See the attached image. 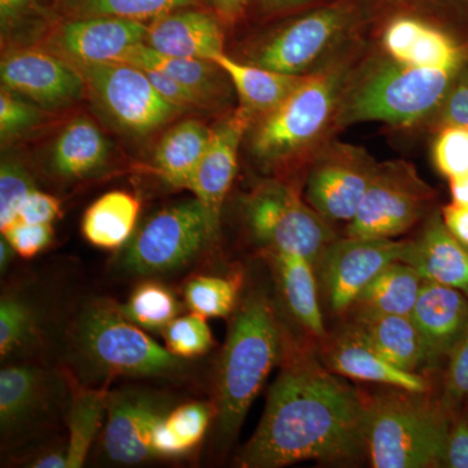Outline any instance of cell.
Listing matches in <instances>:
<instances>
[{
    "instance_id": "24",
    "label": "cell",
    "mask_w": 468,
    "mask_h": 468,
    "mask_svg": "<svg viewBox=\"0 0 468 468\" xmlns=\"http://www.w3.org/2000/svg\"><path fill=\"white\" fill-rule=\"evenodd\" d=\"M266 255L292 315L311 337L323 343L328 334L320 306L315 266L306 258L291 252L266 251Z\"/></svg>"
},
{
    "instance_id": "12",
    "label": "cell",
    "mask_w": 468,
    "mask_h": 468,
    "mask_svg": "<svg viewBox=\"0 0 468 468\" xmlns=\"http://www.w3.org/2000/svg\"><path fill=\"white\" fill-rule=\"evenodd\" d=\"M406 241L349 237L335 239L320 258L316 273L326 309L345 319L360 292L389 264L401 261Z\"/></svg>"
},
{
    "instance_id": "5",
    "label": "cell",
    "mask_w": 468,
    "mask_h": 468,
    "mask_svg": "<svg viewBox=\"0 0 468 468\" xmlns=\"http://www.w3.org/2000/svg\"><path fill=\"white\" fill-rule=\"evenodd\" d=\"M365 396V441L375 468L443 467L452 414L431 392Z\"/></svg>"
},
{
    "instance_id": "11",
    "label": "cell",
    "mask_w": 468,
    "mask_h": 468,
    "mask_svg": "<svg viewBox=\"0 0 468 468\" xmlns=\"http://www.w3.org/2000/svg\"><path fill=\"white\" fill-rule=\"evenodd\" d=\"M436 192L405 160L378 163L345 236L394 239L433 211Z\"/></svg>"
},
{
    "instance_id": "17",
    "label": "cell",
    "mask_w": 468,
    "mask_h": 468,
    "mask_svg": "<svg viewBox=\"0 0 468 468\" xmlns=\"http://www.w3.org/2000/svg\"><path fill=\"white\" fill-rule=\"evenodd\" d=\"M146 24L115 16L69 18L52 33L50 48L69 63L115 61L143 43Z\"/></svg>"
},
{
    "instance_id": "25",
    "label": "cell",
    "mask_w": 468,
    "mask_h": 468,
    "mask_svg": "<svg viewBox=\"0 0 468 468\" xmlns=\"http://www.w3.org/2000/svg\"><path fill=\"white\" fill-rule=\"evenodd\" d=\"M115 61L128 63L141 69L156 70L171 77L178 84L203 98L209 106L215 107L226 100L228 76L217 63L201 58L169 57L153 50L144 43H138Z\"/></svg>"
},
{
    "instance_id": "55",
    "label": "cell",
    "mask_w": 468,
    "mask_h": 468,
    "mask_svg": "<svg viewBox=\"0 0 468 468\" xmlns=\"http://www.w3.org/2000/svg\"><path fill=\"white\" fill-rule=\"evenodd\" d=\"M14 252V249L11 248L7 239L2 237V239H0V268H2V272H5V268L8 267Z\"/></svg>"
},
{
    "instance_id": "10",
    "label": "cell",
    "mask_w": 468,
    "mask_h": 468,
    "mask_svg": "<svg viewBox=\"0 0 468 468\" xmlns=\"http://www.w3.org/2000/svg\"><path fill=\"white\" fill-rule=\"evenodd\" d=\"M217 239L201 203L196 198L175 203L135 230L122 255V267L135 275L180 270Z\"/></svg>"
},
{
    "instance_id": "27",
    "label": "cell",
    "mask_w": 468,
    "mask_h": 468,
    "mask_svg": "<svg viewBox=\"0 0 468 468\" xmlns=\"http://www.w3.org/2000/svg\"><path fill=\"white\" fill-rule=\"evenodd\" d=\"M212 129L198 120H184L163 135L154 167L169 186L187 189L211 140Z\"/></svg>"
},
{
    "instance_id": "4",
    "label": "cell",
    "mask_w": 468,
    "mask_h": 468,
    "mask_svg": "<svg viewBox=\"0 0 468 468\" xmlns=\"http://www.w3.org/2000/svg\"><path fill=\"white\" fill-rule=\"evenodd\" d=\"M458 70L408 66L385 52L359 61L341 100L337 131L369 122L399 129L427 126L441 106Z\"/></svg>"
},
{
    "instance_id": "42",
    "label": "cell",
    "mask_w": 468,
    "mask_h": 468,
    "mask_svg": "<svg viewBox=\"0 0 468 468\" xmlns=\"http://www.w3.org/2000/svg\"><path fill=\"white\" fill-rule=\"evenodd\" d=\"M43 120L38 104L24 100L21 95L5 90L0 92V137L2 143L32 131Z\"/></svg>"
},
{
    "instance_id": "51",
    "label": "cell",
    "mask_w": 468,
    "mask_h": 468,
    "mask_svg": "<svg viewBox=\"0 0 468 468\" xmlns=\"http://www.w3.org/2000/svg\"><path fill=\"white\" fill-rule=\"evenodd\" d=\"M211 2L218 16L232 23L241 16L250 0H211Z\"/></svg>"
},
{
    "instance_id": "53",
    "label": "cell",
    "mask_w": 468,
    "mask_h": 468,
    "mask_svg": "<svg viewBox=\"0 0 468 468\" xmlns=\"http://www.w3.org/2000/svg\"><path fill=\"white\" fill-rule=\"evenodd\" d=\"M32 467L66 468V455H64V452H51V454L45 455L34 462Z\"/></svg>"
},
{
    "instance_id": "2",
    "label": "cell",
    "mask_w": 468,
    "mask_h": 468,
    "mask_svg": "<svg viewBox=\"0 0 468 468\" xmlns=\"http://www.w3.org/2000/svg\"><path fill=\"white\" fill-rule=\"evenodd\" d=\"M360 55L359 42L304 76L279 107L252 122L246 137L258 165L266 171L310 165L337 131L341 100Z\"/></svg>"
},
{
    "instance_id": "32",
    "label": "cell",
    "mask_w": 468,
    "mask_h": 468,
    "mask_svg": "<svg viewBox=\"0 0 468 468\" xmlns=\"http://www.w3.org/2000/svg\"><path fill=\"white\" fill-rule=\"evenodd\" d=\"M211 408L206 403L190 402L163 412L151 433L154 455L181 457L202 441L211 420Z\"/></svg>"
},
{
    "instance_id": "14",
    "label": "cell",
    "mask_w": 468,
    "mask_h": 468,
    "mask_svg": "<svg viewBox=\"0 0 468 468\" xmlns=\"http://www.w3.org/2000/svg\"><path fill=\"white\" fill-rule=\"evenodd\" d=\"M0 79L3 89L46 110L64 109L88 92L84 79L72 64L38 48L5 54L0 63Z\"/></svg>"
},
{
    "instance_id": "33",
    "label": "cell",
    "mask_w": 468,
    "mask_h": 468,
    "mask_svg": "<svg viewBox=\"0 0 468 468\" xmlns=\"http://www.w3.org/2000/svg\"><path fill=\"white\" fill-rule=\"evenodd\" d=\"M109 399L110 392L106 389H81L73 397L68 415L66 468L84 466L109 408Z\"/></svg>"
},
{
    "instance_id": "49",
    "label": "cell",
    "mask_w": 468,
    "mask_h": 468,
    "mask_svg": "<svg viewBox=\"0 0 468 468\" xmlns=\"http://www.w3.org/2000/svg\"><path fill=\"white\" fill-rule=\"evenodd\" d=\"M441 215L449 232L468 249V207L451 203L443 206Z\"/></svg>"
},
{
    "instance_id": "47",
    "label": "cell",
    "mask_w": 468,
    "mask_h": 468,
    "mask_svg": "<svg viewBox=\"0 0 468 468\" xmlns=\"http://www.w3.org/2000/svg\"><path fill=\"white\" fill-rule=\"evenodd\" d=\"M60 214L61 206L58 198L34 189L18 209L17 220L30 224H51Z\"/></svg>"
},
{
    "instance_id": "50",
    "label": "cell",
    "mask_w": 468,
    "mask_h": 468,
    "mask_svg": "<svg viewBox=\"0 0 468 468\" xmlns=\"http://www.w3.org/2000/svg\"><path fill=\"white\" fill-rule=\"evenodd\" d=\"M30 3L32 0H0V21L3 29L14 24L27 11Z\"/></svg>"
},
{
    "instance_id": "28",
    "label": "cell",
    "mask_w": 468,
    "mask_h": 468,
    "mask_svg": "<svg viewBox=\"0 0 468 468\" xmlns=\"http://www.w3.org/2000/svg\"><path fill=\"white\" fill-rule=\"evenodd\" d=\"M109 153L101 129L92 120L80 116L58 135L51 147L50 165L60 177L84 178L106 165Z\"/></svg>"
},
{
    "instance_id": "9",
    "label": "cell",
    "mask_w": 468,
    "mask_h": 468,
    "mask_svg": "<svg viewBox=\"0 0 468 468\" xmlns=\"http://www.w3.org/2000/svg\"><path fill=\"white\" fill-rule=\"evenodd\" d=\"M69 64L84 79L98 111L122 133L149 134L183 112L160 95L141 68L122 61Z\"/></svg>"
},
{
    "instance_id": "18",
    "label": "cell",
    "mask_w": 468,
    "mask_h": 468,
    "mask_svg": "<svg viewBox=\"0 0 468 468\" xmlns=\"http://www.w3.org/2000/svg\"><path fill=\"white\" fill-rule=\"evenodd\" d=\"M322 344V362L329 371L356 381L415 393L431 392L430 378L393 365L349 326H341Z\"/></svg>"
},
{
    "instance_id": "34",
    "label": "cell",
    "mask_w": 468,
    "mask_h": 468,
    "mask_svg": "<svg viewBox=\"0 0 468 468\" xmlns=\"http://www.w3.org/2000/svg\"><path fill=\"white\" fill-rule=\"evenodd\" d=\"M196 3L197 0H61L60 5L70 18L115 16L144 23Z\"/></svg>"
},
{
    "instance_id": "40",
    "label": "cell",
    "mask_w": 468,
    "mask_h": 468,
    "mask_svg": "<svg viewBox=\"0 0 468 468\" xmlns=\"http://www.w3.org/2000/svg\"><path fill=\"white\" fill-rule=\"evenodd\" d=\"M432 162L437 172L448 180L468 175V129L445 126L436 131Z\"/></svg>"
},
{
    "instance_id": "52",
    "label": "cell",
    "mask_w": 468,
    "mask_h": 468,
    "mask_svg": "<svg viewBox=\"0 0 468 468\" xmlns=\"http://www.w3.org/2000/svg\"><path fill=\"white\" fill-rule=\"evenodd\" d=\"M449 190H451L452 203L468 207V175L449 180Z\"/></svg>"
},
{
    "instance_id": "57",
    "label": "cell",
    "mask_w": 468,
    "mask_h": 468,
    "mask_svg": "<svg viewBox=\"0 0 468 468\" xmlns=\"http://www.w3.org/2000/svg\"><path fill=\"white\" fill-rule=\"evenodd\" d=\"M466 46H467V61H468V42L466 43Z\"/></svg>"
},
{
    "instance_id": "6",
    "label": "cell",
    "mask_w": 468,
    "mask_h": 468,
    "mask_svg": "<svg viewBox=\"0 0 468 468\" xmlns=\"http://www.w3.org/2000/svg\"><path fill=\"white\" fill-rule=\"evenodd\" d=\"M366 8L358 0H337L300 15L277 27L250 52L255 66L306 76L358 41Z\"/></svg>"
},
{
    "instance_id": "44",
    "label": "cell",
    "mask_w": 468,
    "mask_h": 468,
    "mask_svg": "<svg viewBox=\"0 0 468 468\" xmlns=\"http://www.w3.org/2000/svg\"><path fill=\"white\" fill-rule=\"evenodd\" d=\"M467 58V57H466ZM433 131L445 126H461L468 129V61L464 60L454 81L443 98L441 106L428 122Z\"/></svg>"
},
{
    "instance_id": "31",
    "label": "cell",
    "mask_w": 468,
    "mask_h": 468,
    "mask_svg": "<svg viewBox=\"0 0 468 468\" xmlns=\"http://www.w3.org/2000/svg\"><path fill=\"white\" fill-rule=\"evenodd\" d=\"M423 279L417 270L396 261L383 271L360 292L353 311L358 313L389 314V315H411L417 303Z\"/></svg>"
},
{
    "instance_id": "26",
    "label": "cell",
    "mask_w": 468,
    "mask_h": 468,
    "mask_svg": "<svg viewBox=\"0 0 468 468\" xmlns=\"http://www.w3.org/2000/svg\"><path fill=\"white\" fill-rule=\"evenodd\" d=\"M226 72L239 95V107L252 119L267 115L279 107L301 84L304 76L286 75L267 68L242 63L226 52L212 58Z\"/></svg>"
},
{
    "instance_id": "48",
    "label": "cell",
    "mask_w": 468,
    "mask_h": 468,
    "mask_svg": "<svg viewBox=\"0 0 468 468\" xmlns=\"http://www.w3.org/2000/svg\"><path fill=\"white\" fill-rule=\"evenodd\" d=\"M443 467L468 468V418L463 412L452 414Z\"/></svg>"
},
{
    "instance_id": "19",
    "label": "cell",
    "mask_w": 468,
    "mask_h": 468,
    "mask_svg": "<svg viewBox=\"0 0 468 468\" xmlns=\"http://www.w3.org/2000/svg\"><path fill=\"white\" fill-rule=\"evenodd\" d=\"M167 411L158 397L126 390L110 393L103 445L117 463L135 464L155 458L151 448L154 424Z\"/></svg>"
},
{
    "instance_id": "54",
    "label": "cell",
    "mask_w": 468,
    "mask_h": 468,
    "mask_svg": "<svg viewBox=\"0 0 468 468\" xmlns=\"http://www.w3.org/2000/svg\"><path fill=\"white\" fill-rule=\"evenodd\" d=\"M260 2L267 8L282 9L298 7V5H306L311 0H260Z\"/></svg>"
},
{
    "instance_id": "56",
    "label": "cell",
    "mask_w": 468,
    "mask_h": 468,
    "mask_svg": "<svg viewBox=\"0 0 468 468\" xmlns=\"http://www.w3.org/2000/svg\"><path fill=\"white\" fill-rule=\"evenodd\" d=\"M463 412L464 415H466V417L468 418V405L466 406V408L463 409Z\"/></svg>"
},
{
    "instance_id": "29",
    "label": "cell",
    "mask_w": 468,
    "mask_h": 468,
    "mask_svg": "<svg viewBox=\"0 0 468 468\" xmlns=\"http://www.w3.org/2000/svg\"><path fill=\"white\" fill-rule=\"evenodd\" d=\"M140 201L131 193L113 190L100 197L86 209L81 230L95 248L116 250L134 234Z\"/></svg>"
},
{
    "instance_id": "16",
    "label": "cell",
    "mask_w": 468,
    "mask_h": 468,
    "mask_svg": "<svg viewBox=\"0 0 468 468\" xmlns=\"http://www.w3.org/2000/svg\"><path fill=\"white\" fill-rule=\"evenodd\" d=\"M381 46L399 63L448 72H457L467 57L466 43L439 24L411 14L399 15L385 26Z\"/></svg>"
},
{
    "instance_id": "37",
    "label": "cell",
    "mask_w": 468,
    "mask_h": 468,
    "mask_svg": "<svg viewBox=\"0 0 468 468\" xmlns=\"http://www.w3.org/2000/svg\"><path fill=\"white\" fill-rule=\"evenodd\" d=\"M36 334L32 309L20 298L3 297L0 302V356L3 359L24 349Z\"/></svg>"
},
{
    "instance_id": "21",
    "label": "cell",
    "mask_w": 468,
    "mask_h": 468,
    "mask_svg": "<svg viewBox=\"0 0 468 468\" xmlns=\"http://www.w3.org/2000/svg\"><path fill=\"white\" fill-rule=\"evenodd\" d=\"M401 261L421 279L451 286L468 298V249L449 232L441 209H433L417 239L406 241Z\"/></svg>"
},
{
    "instance_id": "39",
    "label": "cell",
    "mask_w": 468,
    "mask_h": 468,
    "mask_svg": "<svg viewBox=\"0 0 468 468\" xmlns=\"http://www.w3.org/2000/svg\"><path fill=\"white\" fill-rule=\"evenodd\" d=\"M36 189L32 176L16 159H3L0 165V230L16 223L18 209Z\"/></svg>"
},
{
    "instance_id": "35",
    "label": "cell",
    "mask_w": 468,
    "mask_h": 468,
    "mask_svg": "<svg viewBox=\"0 0 468 468\" xmlns=\"http://www.w3.org/2000/svg\"><path fill=\"white\" fill-rule=\"evenodd\" d=\"M117 309L144 331L165 332L172 320L177 318L180 303L167 286L150 280L141 282Z\"/></svg>"
},
{
    "instance_id": "46",
    "label": "cell",
    "mask_w": 468,
    "mask_h": 468,
    "mask_svg": "<svg viewBox=\"0 0 468 468\" xmlns=\"http://www.w3.org/2000/svg\"><path fill=\"white\" fill-rule=\"evenodd\" d=\"M144 70V73L149 77L154 88L160 92V95L165 97L169 103L174 104L177 109L183 111V112L186 110L212 109L203 98L197 95L196 92L189 90V89L185 88V86L178 84V82L172 80L171 77L156 72V70Z\"/></svg>"
},
{
    "instance_id": "36",
    "label": "cell",
    "mask_w": 468,
    "mask_h": 468,
    "mask_svg": "<svg viewBox=\"0 0 468 468\" xmlns=\"http://www.w3.org/2000/svg\"><path fill=\"white\" fill-rule=\"evenodd\" d=\"M241 282L239 276H198L185 286V303L190 313L203 318H226L239 301Z\"/></svg>"
},
{
    "instance_id": "15",
    "label": "cell",
    "mask_w": 468,
    "mask_h": 468,
    "mask_svg": "<svg viewBox=\"0 0 468 468\" xmlns=\"http://www.w3.org/2000/svg\"><path fill=\"white\" fill-rule=\"evenodd\" d=\"M252 116L239 107L212 128L205 155L187 190L201 203L209 226L218 236L221 211L239 169V147L250 128Z\"/></svg>"
},
{
    "instance_id": "8",
    "label": "cell",
    "mask_w": 468,
    "mask_h": 468,
    "mask_svg": "<svg viewBox=\"0 0 468 468\" xmlns=\"http://www.w3.org/2000/svg\"><path fill=\"white\" fill-rule=\"evenodd\" d=\"M245 218L254 241L264 251L291 252L318 266L337 239L331 221L318 214L291 185L270 181L246 198Z\"/></svg>"
},
{
    "instance_id": "22",
    "label": "cell",
    "mask_w": 468,
    "mask_h": 468,
    "mask_svg": "<svg viewBox=\"0 0 468 468\" xmlns=\"http://www.w3.org/2000/svg\"><path fill=\"white\" fill-rule=\"evenodd\" d=\"M144 45L169 57L211 60L224 52L217 18L199 9L183 8L153 20Z\"/></svg>"
},
{
    "instance_id": "20",
    "label": "cell",
    "mask_w": 468,
    "mask_h": 468,
    "mask_svg": "<svg viewBox=\"0 0 468 468\" xmlns=\"http://www.w3.org/2000/svg\"><path fill=\"white\" fill-rule=\"evenodd\" d=\"M412 323L426 344L432 371L442 367L468 328V298L451 286L423 280Z\"/></svg>"
},
{
    "instance_id": "38",
    "label": "cell",
    "mask_w": 468,
    "mask_h": 468,
    "mask_svg": "<svg viewBox=\"0 0 468 468\" xmlns=\"http://www.w3.org/2000/svg\"><path fill=\"white\" fill-rule=\"evenodd\" d=\"M163 334L167 345L165 347L178 358H197L207 353L212 346L207 319L194 313L172 320Z\"/></svg>"
},
{
    "instance_id": "41",
    "label": "cell",
    "mask_w": 468,
    "mask_h": 468,
    "mask_svg": "<svg viewBox=\"0 0 468 468\" xmlns=\"http://www.w3.org/2000/svg\"><path fill=\"white\" fill-rule=\"evenodd\" d=\"M440 399L451 414L468 405V328L446 362Z\"/></svg>"
},
{
    "instance_id": "23",
    "label": "cell",
    "mask_w": 468,
    "mask_h": 468,
    "mask_svg": "<svg viewBox=\"0 0 468 468\" xmlns=\"http://www.w3.org/2000/svg\"><path fill=\"white\" fill-rule=\"evenodd\" d=\"M344 324L393 365L421 375L432 372L426 344L410 316L353 311Z\"/></svg>"
},
{
    "instance_id": "3",
    "label": "cell",
    "mask_w": 468,
    "mask_h": 468,
    "mask_svg": "<svg viewBox=\"0 0 468 468\" xmlns=\"http://www.w3.org/2000/svg\"><path fill=\"white\" fill-rule=\"evenodd\" d=\"M288 345L272 302L261 291L239 303L221 354L217 381V419L224 442L239 435L252 402Z\"/></svg>"
},
{
    "instance_id": "7",
    "label": "cell",
    "mask_w": 468,
    "mask_h": 468,
    "mask_svg": "<svg viewBox=\"0 0 468 468\" xmlns=\"http://www.w3.org/2000/svg\"><path fill=\"white\" fill-rule=\"evenodd\" d=\"M72 335L77 354L106 377H174L186 367L183 358L160 346L116 304H91L77 319Z\"/></svg>"
},
{
    "instance_id": "30",
    "label": "cell",
    "mask_w": 468,
    "mask_h": 468,
    "mask_svg": "<svg viewBox=\"0 0 468 468\" xmlns=\"http://www.w3.org/2000/svg\"><path fill=\"white\" fill-rule=\"evenodd\" d=\"M48 378L41 368L18 365L0 372V426L3 433L16 432L45 405Z\"/></svg>"
},
{
    "instance_id": "13",
    "label": "cell",
    "mask_w": 468,
    "mask_h": 468,
    "mask_svg": "<svg viewBox=\"0 0 468 468\" xmlns=\"http://www.w3.org/2000/svg\"><path fill=\"white\" fill-rule=\"evenodd\" d=\"M378 165L363 147L329 141L311 160L304 199L331 223H350Z\"/></svg>"
},
{
    "instance_id": "45",
    "label": "cell",
    "mask_w": 468,
    "mask_h": 468,
    "mask_svg": "<svg viewBox=\"0 0 468 468\" xmlns=\"http://www.w3.org/2000/svg\"><path fill=\"white\" fill-rule=\"evenodd\" d=\"M2 234L17 255L30 260L50 245L54 229L51 224H30L17 220Z\"/></svg>"
},
{
    "instance_id": "1",
    "label": "cell",
    "mask_w": 468,
    "mask_h": 468,
    "mask_svg": "<svg viewBox=\"0 0 468 468\" xmlns=\"http://www.w3.org/2000/svg\"><path fill=\"white\" fill-rule=\"evenodd\" d=\"M365 396L307 347L288 341L260 426L239 457L243 468L303 461L354 463L365 455Z\"/></svg>"
},
{
    "instance_id": "43",
    "label": "cell",
    "mask_w": 468,
    "mask_h": 468,
    "mask_svg": "<svg viewBox=\"0 0 468 468\" xmlns=\"http://www.w3.org/2000/svg\"><path fill=\"white\" fill-rule=\"evenodd\" d=\"M415 11L426 14L427 20L439 24L468 42V0H394Z\"/></svg>"
}]
</instances>
